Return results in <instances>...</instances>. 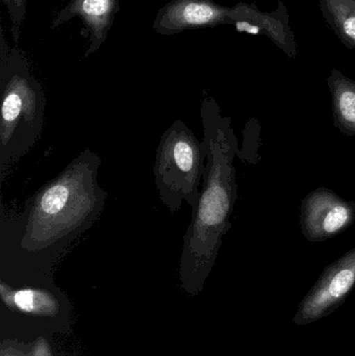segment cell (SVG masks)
I'll return each mask as SVG.
<instances>
[{"mask_svg":"<svg viewBox=\"0 0 355 356\" xmlns=\"http://www.w3.org/2000/svg\"><path fill=\"white\" fill-rule=\"evenodd\" d=\"M33 356H53L49 343L43 337H39L33 343Z\"/></svg>","mask_w":355,"mask_h":356,"instance_id":"cell-15","label":"cell"},{"mask_svg":"<svg viewBox=\"0 0 355 356\" xmlns=\"http://www.w3.org/2000/svg\"><path fill=\"white\" fill-rule=\"evenodd\" d=\"M206 149L183 121L175 120L160 137L154 175L158 198L174 213L183 203L195 211L200 198Z\"/></svg>","mask_w":355,"mask_h":356,"instance_id":"cell-4","label":"cell"},{"mask_svg":"<svg viewBox=\"0 0 355 356\" xmlns=\"http://www.w3.org/2000/svg\"><path fill=\"white\" fill-rule=\"evenodd\" d=\"M0 356H33V345L18 340H6L0 346Z\"/></svg>","mask_w":355,"mask_h":356,"instance_id":"cell-14","label":"cell"},{"mask_svg":"<svg viewBox=\"0 0 355 356\" xmlns=\"http://www.w3.org/2000/svg\"><path fill=\"white\" fill-rule=\"evenodd\" d=\"M355 286V247L325 268L300 303L294 322L312 323L335 311Z\"/></svg>","mask_w":355,"mask_h":356,"instance_id":"cell-6","label":"cell"},{"mask_svg":"<svg viewBox=\"0 0 355 356\" xmlns=\"http://www.w3.org/2000/svg\"><path fill=\"white\" fill-rule=\"evenodd\" d=\"M229 24H233L240 33L264 35L272 38L279 46L287 43L289 29L279 26L281 22L274 20L271 14H260L256 8L247 4L239 3L229 10Z\"/></svg>","mask_w":355,"mask_h":356,"instance_id":"cell-11","label":"cell"},{"mask_svg":"<svg viewBox=\"0 0 355 356\" xmlns=\"http://www.w3.org/2000/svg\"><path fill=\"white\" fill-rule=\"evenodd\" d=\"M101 159L85 148L46 182L19 213L0 216L1 259L53 263L93 227L108 194L98 184Z\"/></svg>","mask_w":355,"mask_h":356,"instance_id":"cell-1","label":"cell"},{"mask_svg":"<svg viewBox=\"0 0 355 356\" xmlns=\"http://www.w3.org/2000/svg\"><path fill=\"white\" fill-rule=\"evenodd\" d=\"M354 221L355 201L346 200L331 188L319 186L302 201L300 229L311 243L335 238Z\"/></svg>","mask_w":355,"mask_h":356,"instance_id":"cell-5","label":"cell"},{"mask_svg":"<svg viewBox=\"0 0 355 356\" xmlns=\"http://www.w3.org/2000/svg\"><path fill=\"white\" fill-rule=\"evenodd\" d=\"M229 10L213 0H171L158 10L152 26L160 35H171L229 24Z\"/></svg>","mask_w":355,"mask_h":356,"instance_id":"cell-7","label":"cell"},{"mask_svg":"<svg viewBox=\"0 0 355 356\" xmlns=\"http://www.w3.org/2000/svg\"><path fill=\"white\" fill-rule=\"evenodd\" d=\"M119 10L120 0H70L54 17L51 29H56L75 17L81 19L89 35L90 45L85 54L87 58L100 49Z\"/></svg>","mask_w":355,"mask_h":356,"instance_id":"cell-8","label":"cell"},{"mask_svg":"<svg viewBox=\"0 0 355 356\" xmlns=\"http://www.w3.org/2000/svg\"><path fill=\"white\" fill-rule=\"evenodd\" d=\"M0 45V182L10 169L41 139L45 122L43 86L35 79L26 56L10 47L1 31Z\"/></svg>","mask_w":355,"mask_h":356,"instance_id":"cell-3","label":"cell"},{"mask_svg":"<svg viewBox=\"0 0 355 356\" xmlns=\"http://www.w3.org/2000/svg\"><path fill=\"white\" fill-rule=\"evenodd\" d=\"M327 81L331 94L333 125L343 135L355 137V81L335 69Z\"/></svg>","mask_w":355,"mask_h":356,"instance_id":"cell-10","label":"cell"},{"mask_svg":"<svg viewBox=\"0 0 355 356\" xmlns=\"http://www.w3.org/2000/svg\"><path fill=\"white\" fill-rule=\"evenodd\" d=\"M2 2L8 8V16L12 23L10 31H12L13 39L15 43H18L21 26L26 14L27 0H2Z\"/></svg>","mask_w":355,"mask_h":356,"instance_id":"cell-13","label":"cell"},{"mask_svg":"<svg viewBox=\"0 0 355 356\" xmlns=\"http://www.w3.org/2000/svg\"><path fill=\"white\" fill-rule=\"evenodd\" d=\"M323 14L340 39L355 48V0H320Z\"/></svg>","mask_w":355,"mask_h":356,"instance_id":"cell-12","label":"cell"},{"mask_svg":"<svg viewBox=\"0 0 355 356\" xmlns=\"http://www.w3.org/2000/svg\"><path fill=\"white\" fill-rule=\"evenodd\" d=\"M212 96L200 106L206 149V172L200 198L183 236L181 271L192 284H201L216 261L223 238L231 227L238 197L236 156L240 148L231 118L223 116Z\"/></svg>","mask_w":355,"mask_h":356,"instance_id":"cell-2","label":"cell"},{"mask_svg":"<svg viewBox=\"0 0 355 356\" xmlns=\"http://www.w3.org/2000/svg\"><path fill=\"white\" fill-rule=\"evenodd\" d=\"M2 302L12 309L35 317H56L60 311L56 295L40 286L14 288L4 280L0 282Z\"/></svg>","mask_w":355,"mask_h":356,"instance_id":"cell-9","label":"cell"}]
</instances>
